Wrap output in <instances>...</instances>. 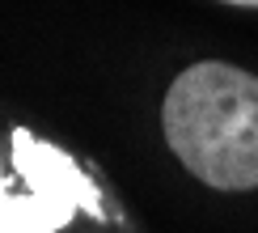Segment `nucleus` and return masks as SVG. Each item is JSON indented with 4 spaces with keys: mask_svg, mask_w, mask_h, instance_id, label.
I'll return each instance as SVG.
<instances>
[{
    "mask_svg": "<svg viewBox=\"0 0 258 233\" xmlns=\"http://www.w3.org/2000/svg\"><path fill=\"white\" fill-rule=\"evenodd\" d=\"M178 161L216 191L258 187V77L208 60L169 85L161 106Z\"/></svg>",
    "mask_w": 258,
    "mask_h": 233,
    "instance_id": "nucleus-1",
    "label": "nucleus"
},
{
    "mask_svg": "<svg viewBox=\"0 0 258 233\" xmlns=\"http://www.w3.org/2000/svg\"><path fill=\"white\" fill-rule=\"evenodd\" d=\"M229 5H250V9H258V0H229Z\"/></svg>",
    "mask_w": 258,
    "mask_h": 233,
    "instance_id": "nucleus-2",
    "label": "nucleus"
}]
</instances>
